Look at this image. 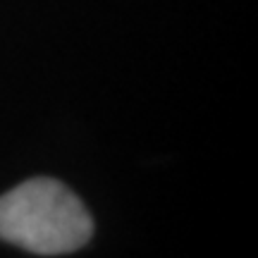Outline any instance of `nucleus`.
Here are the masks:
<instances>
[{
    "mask_svg": "<svg viewBox=\"0 0 258 258\" xmlns=\"http://www.w3.org/2000/svg\"><path fill=\"white\" fill-rule=\"evenodd\" d=\"M93 234L84 203L62 182L36 177L0 196V239L38 256L82 249Z\"/></svg>",
    "mask_w": 258,
    "mask_h": 258,
    "instance_id": "f257e3e1",
    "label": "nucleus"
}]
</instances>
